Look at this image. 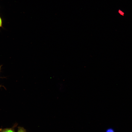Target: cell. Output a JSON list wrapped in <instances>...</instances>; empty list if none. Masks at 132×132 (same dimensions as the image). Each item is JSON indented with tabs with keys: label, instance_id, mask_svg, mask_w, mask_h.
I'll use <instances>...</instances> for the list:
<instances>
[{
	"label": "cell",
	"instance_id": "cell-2",
	"mask_svg": "<svg viewBox=\"0 0 132 132\" xmlns=\"http://www.w3.org/2000/svg\"><path fill=\"white\" fill-rule=\"evenodd\" d=\"M17 132H26L25 129L23 127H19Z\"/></svg>",
	"mask_w": 132,
	"mask_h": 132
},
{
	"label": "cell",
	"instance_id": "cell-6",
	"mask_svg": "<svg viewBox=\"0 0 132 132\" xmlns=\"http://www.w3.org/2000/svg\"><path fill=\"white\" fill-rule=\"evenodd\" d=\"M2 66V65H1V66H0V70H1V68Z\"/></svg>",
	"mask_w": 132,
	"mask_h": 132
},
{
	"label": "cell",
	"instance_id": "cell-3",
	"mask_svg": "<svg viewBox=\"0 0 132 132\" xmlns=\"http://www.w3.org/2000/svg\"><path fill=\"white\" fill-rule=\"evenodd\" d=\"M2 27V20L0 17V28Z\"/></svg>",
	"mask_w": 132,
	"mask_h": 132
},
{
	"label": "cell",
	"instance_id": "cell-4",
	"mask_svg": "<svg viewBox=\"0 0 132 132\" xmlns=\"http://www.w3.org/2000/svg\"><path fill=\"white\" fill-rule=\"evenodd\" d=\"M119 12L121 15H123L124 13L120 10H119Z\"/></svg>",
	"mask_w": 132,
	"mask_h": 132
},
{
	"label": "cell",
	"instance_id": "cell-5",
	"mask_svg": "<svg viewBox=\"0 0 132 132\" xmlns=\"http://www.w3.org/2000/svg\"><path fill=\"white\" fill-rule=\"evenodd\" d=\"M108 132H113V131H112L111 130H110V131H108Z\"/></svg>",
	"mask_w": 132,
	"mask_h": 132
},
{
	"label": "cell",
	"instance_id": "cell-1",
	"mask_svg": "<svg viewBox=\"0 0 132 132\" xmlns=\"http://www.w3.org/2000/svg\"><path fill=\"white\" fill-rule=\"evenodd\" d=\"M0 132H15L13 128L0 129Z\"/></svg>",
	"mask_w": 132,
	"mask_h": 132
}]
</instances>
